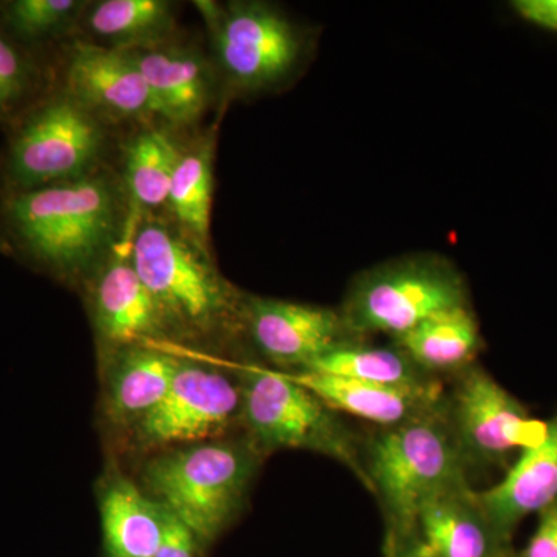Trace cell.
<instances>
[{"label":"cell","mask_w":557,"mask_h":557,"mask_svg":"<svg viewBox=\"0 0 557 557\" xmlns=\"http://www.w3.org/2000/svg\"><path fill=\"white\" fill-rule=\"evenodd\" d=\"M126 228L119 186L101 172L0 193V247L60 281L91 276Z\"/></svg>","instance_id":"6da1fadb"},{"label":"cell","mask_w":557,"mask_h":557,"mask_svg":"<svg viewBox=\"0 0 557 557\" xmlns=\"http://www.w3.org/2000/svg\"><path fill=\"white\" fill-rule=\"evenodd\" d=\"M483 343L471 306L442 311L392 339L417 368L438 380L453 379L475 364Z\"/></svg>","instance_id":"d6986e66"},{"label":"cell","mask_w":557,"mask_h":557,"mask_svg":"<svg viewBox=\"0 0 557 557\" xmlns=\"http://www.w3.org/2000/svg\"><path fill=\"white\" fill-rule=\"evenodd\" d=\"M83 25L100 46L145 49L170 42L175 32L174 5L164 0H100L84 10Z\"/></svg>","instance_id":"44dd1931"},{"label":"cell","mask_w":557,"mask_h":557,"mask_svg":"<svg viewBox=\"0 0 557 557\" xmlns=\"http://www.w3.org/2000/svg\"><path fill=\"white\" fill-rule=\"evenodd\" d=\"M135 270L172 341H207L244 332L245 295L215 269L211 251L168 220L143 218L131 236Z\"/></svg>","instance_id":"7a4b0ae2"},{"label":"cell","mask_w":557,"mask_h":557,"mask_svg":"<svg viewBox=\"0 0 557 557\" xmlns=\"http://www.w3.org/2000/svg\"><path fill=\"white\" fill-rule=\"evenodd\" d=\"M180 152L174 139L156 127H146L127 141L124 182L135 207L145 211L168 207Z\"/></svg>","instance_id":"603a6c76"},{"label":"cell","mask_w":557,"mask_h":557,"mask_svg":"<svg viewBox=\"0 0 557 557\" xmlns=\"http://www.w3.org/2000/svg\"><path fill=\"white\" fill-rule=\"evenodd\" d=\"M214 146V137L208 135L180 152L168 199L171 222L207 249L211 239Z\"/></svg>","instance_id":"7402d4cb"},{"label":"cell","mask_w":557,"mask_h":557,"mask_svg":"<svg viewBox=\"0 0 557 557\" xmlns=\"http://www.w3.org/2000/svg\"><path fill=\"white\" fill-rule=\"evenodd\" d=\"M46 97V67L39 51L27 49L0 27V126L10 129Z\"/></svg>","instance_id":"484cf974"},{"label":"cell","mask_w":557,"mask_h":557,"mask_svg":"<svg viewBox=\"0 0 557 557\" xmlns=\"http://www.w3.org/2000/svg\"><path fill=\"white\" fill-rule=\"evenodd\" d=\"M242 327L260 357L277 368L302 372L344 344L359 339L338 309L245 295Z\"/></svg>","instance_id":"8fae6325"},{"label":"cell","mask_w":557,"mask_h":557,"mask_svg":"<svg viewBox=\"0 0 557 557\" xmlns=\"http://www.w3.org/2000/svg\"><path fill=\"white\" fill-rule=\"evenodd\" d=\"M384 557H428L418 544L416 533L398 542L383 544Z\"/></svg>","instance_id":"f546056e"},{"label":"cell","mask_w":557,"mask_h":557,"mask_svg":"<svg viewBox=\"0 0 557 557\" xmlns=\"http://www.w3.org/2000/svg\"><path fill=\"white\" fill-rule=\"evenodd\" d=\"M263 457L247 437L160 450L146 461L141 487L209 545L240 515Z\"/></svg>","instance_id":"277c9868"},{"label":"cell","mask_w":557,"mask_h":557,"mask_svg":"<svg viewBox=\"0 0 557 557\" xmlns=\"http://www.w3.org/2000/svg\"><path fill=\"white\" fill-rule=\"evenodd\" d=\"M207 13L220 73L236 94L282 89L309 60L310 32L271 3H209Z\"/></svg>","instance_id":"ba28073f"},{"label":"cell","mask_w":557,"mask_h":557,"mask_svg":"<svg viewBox=\"0 0 557 557\" xmlns=\"http://www.w3.org/2000/svg\"><path fill=\"white\" fill-rule=\"evenodd\" d=\"M102 536L108 557H156L163 537L160 504L126 478H112L100 498Z\"/></svg>","instance_id":"ffe728a7"},{"label":"cell","mask_w":557,"mask_h":557,"mask_svg":"<svg viewBox=\"0 0 557 557\" xmlns=\"http://www.w3.org/2000/svg\"><path fill=\"white\" fill-rule=\"evenodd\" d=\"M87 5L83 0H5L0 2V27L40 53L79 27Z\"/></svg>","instance_id":"d4e9b609"},{"label":"cell","mask_w":557,"mask_h":557,"mask_svg":"<svg viewBox=\"0 0 557 557\" xmlns=\"http://www.w3.org/2000/svg\"><path fill=\"white\" fill-rule=\"evenodd\" d=\"M511 9L527 24L557 33V0H515Z\"/></svg>","instance_id":"f1b7e54d"},{"label":"cell","mask_w":557,"mask_h":557,"mask_svg":"<svg viewBox=\"0 0 557 557\" xmlns=\"http://www.w3.org/2000/svg\"><path fill=\"white\" fill-rule=\"evenodd\" d=\"M453 380L446 412L469 472L508 471L523 450L544 437L547 421L531 417L523 403L478 362Z\"/></svg>","instance_id":"9c48e42d"},{"label":"cell","mask_w":557,"mask_h":557,"mask_svg":"<svg viewBox=\"0 0 557 557\" xmlns=\"http://www.w3.org/2000/svg\"><path fill=\"white\" fill-rule=\"evenodd\" d=\"M240 424L263 454L302 449L333 458L368 490L362 442L339 412L288 372L244 366L239 370Z\"/></svg>","instance_id":"5b68a950"},{"label":"cell","mask_w":557,"mask_h":557,"mask_svg":"<svg viewBox=\"0 0 557 557\" xmlns=\"http://www.w3.org/2000/svg\"><path fill=\"white\" fill-rule=\"evenodd\" d=\"M302 372L327 373L346 379L387 384V386H423L438 379L417 368L397 346H372L368 341L344 344L319 358L311 368Z\"/></svg>","instance_id":"cb8c5ba5"},{"label":"cell","mask_w":557,"mask_h":557,"mask_svg":"<svg viewBox=\"0 0 557 557\" xmlns=\"http://www.w3.org/2000/svg\"><path fill=\"white\" fill-rule=\"evenodd\" d=\"M512 557H557V502L539 512L536 530Z\"/></svg>","instance_id":"4316f807"},{"label":"cell","mask_w":557,"mask_h":557,"mask_svg":"<svg viewBox=\"0 0 557 557\" xmlns=\"http://www.w3.org/2000/svg\"><path fill=\"white\" fill-rule=\"evenodd\" d=\"M61 91L102 123L157 116L148 83L127 50L76 40L65 53Z\"/></svg>","instance_id":"7c38bea8"},{"label":"cell","mask_w":557,"mask_h":557,"mask_svg":"<svg viewBox=\"0 0 557 557\" xmlns=\"http://www.w3.org/2000/svg\"><path fill=\"white\" fill-rule=\"evenodd\" d=\"M239 376L180 358L177 372L159 406L129 429L143 450H166L218 440L240 423Z\"/></svg>","instance_id":"30bf717a"},{"label":"cell","mask_w":557,"mask_h":557,"mask_svg":"<svg viewBox=\"0 0 557 557\" xmlns=\"http://www.w3.org/2000/svg\"><path fill=\"white\" fill-rule=\"evenodd\" d=\"M180 358L160 346H132L112 351L106 380L104 410L110 423L129 431L149 416L177 372Z\"/></svg>","instance_id":"ac0fdd59"},{"label":"cell","mask_w":557,"mask_h":557,"mask_svg":"<svg viewBox=\"0 0 557 557\" xmlns=\"http://www.w3.org/2000/svg\"><path fill=\"white\" fill-rule=\"evenodd\" d=\"M480 507L498 533L512 542L519 523L557 502V413L536 445L523 450L504 480L475 491Z\"/></svg>","instance_id":"2e32d148"},{"label":"cell","mask_w":557,"mask_h":557,"mask_svg":"<svg viewBox=\"0 0 557 557\" xmlns=\"http://www.w3.org/2000/svg\"><path fill=\"white\" fill-rule=\"evenodd\" d=\"M106 123L75 100L46 95L14 126L0 153V193H22L97 174Z\"/></svg>","instance_id":"52a82bcc"},{"label":"cell","mask_w":557,"mask_h":557,"mask_svg":"<svg viewBox=\"0 0 557 557\" xmlns=\"http://www.w3.org/2000/svg\"><path fill=\"white\" fill-rule=\"evenodd\" d=\"M90 309L102 343L115 351L172 341L152 296L139 278L124 237L90 276Z\"/></svg>","instance_id":"4fadbf2b"},{"label":"cell","mask_w":557,"mask_h":557,"mask_svg":"<svg viewBox=\"0 0 557 557\" xmlns=\"http://www.w3.org/2000/svg\"><path fill=\"white\" fill-rule=\"evenodd\" d=\"M362 456L368 491L379 498L383 511V544L412 536L418 512L432 497L471 485L446 401L401 426L375 429L362 442Z\"/></svg>","instance_id":"3957f363"},{"label":"cell","mask_w":557,"mask_h":557,"mask_svg":"<svg viewBox=\"0 0 557 557\" xmlns=\"http://www.w3.org/2000/svg\"><path fill=\"white\" fill-rule=\"evenodd\" d=\"M336 412L368 421L375 429L401 426L443 408L446 388L442 380L423 386H387L317 372H288Z\"/></svg>","instance_id":"5bb4252c"},{"label":"cell","mask_w":557,"mask_h":557,"mask_svg":"<svg viewBox=\"0 0 557 557\" xmlns=\"http://www.w3.org/2000/svg\"><path fill=\"white\" fill-rule=\"evenodd\" d=\"M163 511V537L156 557H197L201 545L199 539L175 516L164 508Z\"/></svg>","instance_id":"83f0119b"},{"label":"cell","mask_w":557,"mask_h":557,"mask_svg":"<svg viewBox=\"0 0 557 557\" xmlns=\"http://www.w3.org/2000/svg\"><path fill=\"white\" fill-rule=\"evenodd\" d=\"M416 537L428 557H512L516 549L487 519L471 485L428 500L417 516Z\"/></svg>","instance_id":"9a60e30c"},{"label":"cell","mask_w":557,"mask_h":557,"mask_svg":"<svg viewBox=\"0 0 557 557\" xmlns=\"http://www.w3.org/2000/svg\"><path fill=\"white\" fill-rule=\"evenodd\" d=\"M465 306H471V296L463 273L445 256L423 252L361 271L338 310L357 338L394 339L442 311Z\"/></svg>","instance_id":"8992f818"},{"label":"cell","mask_w":557,"mask_h":557,"mask_svg":"<svg viewBox=\"0 0 557 557\" xmlns=\"http://www.w3.org/2000/svg\"><path fill=\"white\" fill-rule=\"evenodd\" d=\"M127 51L148 83L160 120L188 126L203 115L212 97V75L199 51L171 40Z\"/></svg>","instance_id":"e0dca14e"}]
</instances>
